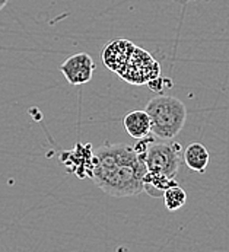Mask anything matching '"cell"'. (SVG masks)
<instances>
[{
    "label": "cell",
    "mask_w": 229,
    "mask_h": 252,
    "mask_svg": "<svg viewBox=\"0 0 229 252\" xmlns=\"http://www.w3.org/2000/svg\"><path fill=\"white\" fill-rule=\"evenodd\" d=\"M145 174L146 166L133 146L107 143L92 155L89 177L111 197H133L143 192Z\"/></svg>",
    "instance_id": "6da1fadb"
},
{
    "label": "cell",
    "mask_w": 229,
    "mask_h": 252,
    "mask_svg": "<svg viewBox=\"0 0 229 252\" xmlns=\"http://www.w3.org/2000/svg\"><path fill=\"white\" fill-rule=\"evenodd\" d=\"M101 57L110 70L133 85L149 83L161 74V66L152 56L127 39L108 42Z\"/></svg>",
    "instance_id": "7a4b0ae2"
},
{
    "label": "cell",
    "mask_w": 229,
    "mask_h": 252,
    "mask_svg": "<svg viewBox=\"0 0 229 252\" xmlns=\"http://www.w3.org/2000/svg\"><path fill=\"white\" fill-rule=\"evenodd\" d=\"M151 120V134L162 140H174L186 126L187 108L184 102L171 95H156L146 104Z\"/></svg>",
    "instance_id": "3957f363"
},
{
    "label": "cell",
    "mask_w": 229,
    "mask_h": 252,
    "mask_svg": "<svg viewBox=\"0 0 229 252\" xmlns=\"http://www.w3.org/2000/svg\"><path fill=\"white\" fill-rule=\"evenodd\" d=\"M148 172H156L175 178L181 165V146L172 140L162 143L151 142L146 152L139 155Z\"/></svg>",
    "instance_id": "277c9868"
},
{
    "label": "cell",
    "mask_w": 229,
    "mask_h": 252,
    "mask_svg": "<svg viewBox=\"0 0 229 252\" xmlns=\"http://www.w3.org/2000/svg\"><path fill=\"white\" fill-rule=\"evenodd\" d=\"M60 72L66 77V80L70 85H85L91 82L94 72H95V63L92 57L86 53H77L70 56L63 62L60 66Z\"/></svg>",
    "instance_id": "5b68a950"
},
{
    "label": "cell",
    "mask_w": 229,
    "mask_h": 252,
    "mask_svg": "<svg viewBox=\"0 0 229 252\" xmlns=\"http://www.w3.org/2000/svg\"><path fill=\"white\" fill-rule=\"evenodd\" d=\"M123 126L130 137L140 140L151 136V120L146 111H131L124 115Z\"/></svg>",
    "instance_id": "8992f818"
},
{
    "label": "cell",
    "mask_w": 229,
    "mask_h": 252,
    "mask_svg": "<svg viewBox=\"0 0 229 252\" xmlns=\"http://www.w3.org/2000/svg\"><path fill=\"white\" fill-rule=\"evenodd\" d=\"M183 156H184V163L187 165L189 169L198 174L206 172L209 162H210V155L203 144L197 143V142L189 144Z\"/></svg>",
    "instance_id": "52a82bcc"
},
{
    "label": "cell",
    "mask_w": 229,
    "mask_h": 252,
    "mask_svg": "<svg viewBox=\"0 0 229 252\" xmlns=\"http://www.w3.org/2000/svg\"><path fill=\"white\" fill-rule=\"evenodd\" d=\"M175 184H178L175 178H169L162 174L146 171L143 177V191L148 192L153 198H158V197H162L164 192Z\"/></svg>",
    "instance_id": "ba28073f"
},
{
    "label": "cell",
    "mask_w": 229,
    "mask_h": 252,
    "mask_svg": "<svg viewBox=\"0 0 229 252\" xmlns=\"http://www.w3.org/2000/svg\"><path fill=\"white\" fill-rule=\"evenodd\" d=\"M162 198L168 212H177L187 203V192L180 187V184H175L164 192Z\"/></svg>",
    "instance_id": "9c48e42d"
},
{
    "label": "cell",
    "mask_w": 229,
    "mask_h": 252,
    "mask_svg": "<svg viewBox=\"0 0 229 252\" xmlns=\"http://www.w3.org/2000/svg\"><path fill=\"white\" fill-rule=\"evenodd\" d=\"M172 1H177V3H181V4H187L191 1H203V0H172Z\"/></svg>",
    "instance_id": "30bf717a"
},
{
    "label": "cell",
    "mask_w": 229,
    "mask_h": 252,
    "mask_svg": "<svg viewBox=\"0 0 229 252\" xmlns=\"http://www.w3.org/2000/svg\"><path fill=\"white\" fill-rule=\"evenodd\" d=\"M7 1H9V0H0V10L7 4Z\"/></svg>",
    "instance_id": "8fae6325"
}]
</instances>
